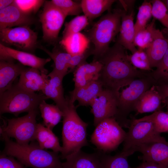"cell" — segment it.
I'll return each mask as SVG.
<instances>
[{"instance_id":"7c38bea8","label":"cell","mask_w":168,"mask_h":168,"mask_svg":"<svg viewBox=\"0 0 168 168\" xmlns=\"http://www.w3.org/2000/svg\"><path fill=\"white\" fill-rule=\"evenodd\" d=\"M90 106L91 112L94 116V125L95 127L99 123L107 118H114L118 111V103L114 92L103 88L94 99Z\"/></svg>"},{"instance_id":"d4e9b609","label":"cell","mask_w":168,"mask_h":168,"mask_svg":"<svg viewBox=\"0 0 168 168\" xmlns=\"http://www.w3.org/2000/svg\"><path fill=\"white\" fill-rule=\"evenodd\" d=\"M90 42L87 36L79 32L62 39L60 44L66 52L72 55H75L88 49Z\"/></svg>"},{"instance_id":"1f68e13d","label":"cell","mask_w":168,"mask_h":168,"mask_svg":"<svg viewBox=\"0 0 168 168\" xmlns=\"http://www.w3.org/2000/svg\"><path fill=\"white\" fill-rule=\"evenodd\" d=\"M155 19L143 29L139 31L135 35L134 43L138 49L145 51L152 42L156 29L155 26Z\"/></svg>"},{"instance_id":"603a6c76","label":"cell","mask_w":168,"mask_h":168,"mask_svg":"<svg viewBox=\"0 0 168 168\" xmlns=\"http://www.w3.org/2000/svg\"><path fill=\"white\" fill-rule=\"evenodd\" d=\"M168 48V38L162 32L156 29L153 39L145 50L152 68L157 67L164 56Z\"/></svg>"},{"instance_id":"484cf974","label":"cell","mask_w":168,"mask_h":168,"mask_svg":"<svg viewBox=\"0 0 168 168\" xmlns=\"http://www.w3.org/2000/svg\"><path fill=\"white\" fill-rule=\"evenodd\" d=\"M35 140L43 149H49L58 153L62 151V147L58 137L52 130L40 123L37 124Z\"/></svg>"},{"instance_id":"3957f363","label":"cell","mask_w":168,"mask_h":168,"mask_svg":"<svg viewBox=\"0 0 168 168\" xmlns=\"http://www.w3.org/2000/svg\"><path fill=\"white\" fill-rule=\"evenodd\" d=\"M77 106L68 97L67 106L63 112L62 140L60 158L65 159L68 156L77 152L89 145L87 140L88 124L83 121L76 111Z\"/></svg>"},{"instance_id":"52a82bcc","label":"cell","mask_w":168,"mask_h":168,"mask_svg":"<svg viewBox=\"0 0 168 168\" xmlns=\"http://www.w3.org/2000/svg\"><path fill=\"white\" fill-rule=\"evenodd\" d=\"M126 133L115 118H109L95 127L90 141L98 150L106 153L117 148L124 142Z\"/></svg>"},{"instance_id":"5bb4252c","label":"cell","mask_w":168,"mask_h":168,"mask_svg":"<svg viewBox=\"0 0 168 168\" xmlns=\"http://www.w3.org/2000/svg\"><path fill=\"white\" fill-rule=\"evenodd\" d=\"M135 151L142 154L139 158L143 161L155 163L168 168V142L166 140L140 146Z\"/></svg>"},{"instance_id":"ee69618b","label":"cell","mask_w":168,"mask_h":168,"mask_svg":"<svg viewBox=\"0 0 168 168\" xmlns=\"http://www.w3.org/2000/svg\"><path fill=\"white\" fill-rule=\"evenodd\" d=\"M13 0H0V10L5 8L12 5L14 2Z\"/></svg>"},{"instance_id":"6da1fadb","label":"cell","mask_w":168,"mask_h":168,"mask_svg":"<svg viewBox=\"0 0 168 168\" xmlns=\"http://www.w3.org/2000/svg\"><path fill=\"white\" fill-rule=\"evenodd\" d=\"M126 50L116 42L96 60L102 64L99 80L104 88L114 91L123 84L145 76L142 70L130 63Z\"/></svg>"},{"instance_id":"ba28073f","label":"cell","mask_w":168,"mask_h":168,"mask_svg":"<svg viewBox=\"0 0 168 168\" xmlns=\"http://www.w3.org/2000/svg\"><path fill=\"white\" fill-rule=\"evenodd\" d=\"M38 110L28 113L22 117L3 119L0 127V134L14 138L20 145H26L35 140L37 124L36 118Z\"/></svg>"},{"instance_id":"4fadbf2b","label":"cell","mask_w":168,"mask_h":168,"mask_svg":"<svg viewBox=\"0 0 168 168\" xmlns=\"http://www.w3.org/2000/svg\"><path fill=\"white\" fill-rule=\"evenodd\" d=\"M0 60H16L23 65L39 70L42 73L48 74L44 66L51 58H42L28 52L15 49L0 44Z\"/></svg>"},{"instance_id":"f6af8a7d","label":"cell","mask_w":168,"mask_h":168,"mask_svg":"<svg viewBox=\"0 0 168 168\" xmlns=\"http://www.w3.org/2000/svg\"><path fill=\"white\" fill-rule=\"evenodd\" d=\"M164 101H165V102L166 105L167 109V112L168 113V98H165L164 100Z\"/></svg>"},{"instance_id":"f1b7e54d","label":"cell","mask_w":168,"mask_h":168,"mask_svg":"<svg viewBox=\"0 0 168 168\" xmlns=\"http://www.w3.org/2000/svg\"><path fill=\"white\" fill-rule=\"evenodd\" d=\"M42 49L54 62V67L52 72L64 77L69 73L68 64L72 55L58 49L51 52L44 48Z\"/></svg>"},{"instance_id":"bcb514c9","label":"cell","mask_w":168,"mask_h":168,"mask_svg":"<svg viewBox=\"0 0 168 168\" xmlns=\"http://www.w3.org/2000/svg\"><path fill=\"white\" fill-rule=\"evenodd\" d=\"M162 1L164 3L168 9V0H162Z\"/></svg>"},{"instance_id":"cb8c5ba5","label":"cell","mask_w":168,"mask_h":168,"mask_svg":"<svg viewBox=\"0 0 168 168\" xmlns=\"http://www.w3.org/2000/svg\"><path fill=\"white\" fill-rule=\"evenodd\" d=\"M162 97L154 85L145 91L138 99L135 105L137 114L154 112L160 110Z\"/></svg>"},{"instance_id":"7a4b0ae2","label":"cell","mask_w":168,"mask_h":168,"mask_svg":"<svg viewBox=\"0 0 168 168\" xmlns=\"http://www.w3.org/2000/svg\"><path fill=\"white\" fill-rule=\"evenodd\" d=\"M0 135L5 142V147L1 153L16 158L26 167L63 168L58 153L43 149L34 141L28 144L20 145L6 135Z\"/></svg>"},{"instance_id":"83f0119b","label":"cell","mask_w":168,"mask_h":168,"mask_svg":"<svg viewBox=\"0 0 168 168\" xmlns=\"http://www.w3.org/2000/svg\"><path fill=\"white\" fill-rule=\"evenodd\" d=\"M39 109L43 119V124L52 130L63 117V112L56 105L47 103L45 100L40 104Z\"/></svg>"},{"instance_id":"8992f818","label":"cell","mask_w":168,"mask_h":168,"mask_svg":"<svg viewBox=\"0 0 168 168\" xmlns=\"http://www.w3.org/2000/svg\"><path fill=\"white\" fill-rule=\"evenodd\" d=\"M147 78H139L118 87L114 92L118 103V111L114 118L122 127L128 128L130 122L127 119L128 114L135 110V104L140 97L150 87Z\"/></svg>"},{"instance_id":"e0dca14e","label":"cell","mask_w":168,"mask_h":168,"mask_svg":"<svg viewBox=\"0 0 168 168\" xmlns=\"http://www.w3.org/2000/svg\"><path fill=\"white\" fill-rule=\"evenodd\" d=\"M33 21L30 15L23 12L14 2L7 7L0 10V29L15 26H28Z\"/></svg>"},{"instance_id":"836d02e7","label":"cell","mask_w":168,"mask_h":168,"mask_svg":"<svg viewBox=\"0 0 168 168\" xmlns=\"http://www.w3.org/2000/svg\"><path fill=\"white\" fill-rule=\"evenodd\" d=\"M89 24V20L85 15L77 16L65 24L62 39L70 35L80 32Z\"/></svg>"},{"instance_id":"44dd1931","label":"cell","mask_w":168,"mask_h":168,"mask_svg":"<svg viewBox=\"0 0 168 168\" xmlns=\"http://www.w3.org/2000/svg\"><path fill=\"white\" fill-rule=\"evenodd\" d=\"M103 85L98 80L91 82L83 86L74 88L70 92V101L74 103L76 100L78 103L77 106H90L94 99L103 89Z\"/></svg>"},{"instance_id":"e575fe53","label":"cell","mask_w":168,"mask_h":168,"mask_svg":"<svg viewBox=\"0 0 168 168\" xmlns=\"http://www.w3.org/2000/svg\"><path fill=\"white\" fill-rule=\"evenodd\" d=\"M50 1L67 16H79L82 12L80 2L72 0H52Z\"/></svg>"},{"instance_id":"7402d4cb","label":"cell","mask_w":168,"mask_h":168,"mask_svg":"<svg viewBox=\"0 0 168 168\" xmlns=\"http://www.w3.org/2000/svg\"><path fill=\"white\" fill-rule=\"evenodd\" d=\"M12 60H0V95L10 88L13 83L26 68L20 63Z\"/></svg>"},{"instance_id":"ac0fdd59","label":"cell","mask_w":168,"mask_h":168,"mask_svg":"<svg viewBox=\"0 0 168 168\" xmlns=\"http://www.w3.org/2000/svg\"><path fill=\"white\" fill-rule=\"evenodd\" d=\"M47 75L41 73L35 68H26L20 75L16 85L30 92L41 91L48 80Z\"/></svg>"},{"instance_id":"d6a6232c","label":"cell","mask_w":168,"mask_h":168,"mask_svg":"<svg viewBox=\"0 0 168 168\" xmlns=\"http://www.w3.org/2000/svg\"><path fill=\"white\" fill-rule=\"evenodd\" d=\"M152 16L151 2L145 1L138 9L136 21L134 24L135 35L139 31L146 27Z\"/></svg>"},{"instance_id":"ffe728a7","label":"cell","mask_w":168,"mask_h":168,"mask_svg":"<svg viewBox=\"0 0 168 168\" xmlns=\"http://www.w3.org/2000/svg\"><path fill=\"white\" fill-rule=\"evenodd\" d=\"M133 14V10L130 12L125 10L121 17L119 35L117 41L132 54L137 50L134 43L135 31Z\"/></svg>"},{"instance_id":"ab89813d","label":"cell","mask_w":168,"mask_h":168,"mask_svg":"<svg viewBox=\"0 0 168 168\" xmlns=\"http://www.w3.org/2000/svg\"><path fill=\"white\" fill-rule=\"evenodd\" d=\"M93 49L90 48L84 52L75 55H72L68 64L69 72H74L81 65L86 63L87 58L93 54Z\"/></svg>"},{"instance_id":"8d00e7d4","label":"cell","mask_w":168,"mask_h":168,"mask_svg":"<svg viewBox=\"0 0 168 168\" xmlns=\"http://www.w3.org/2000/svg\"><path fill=\"white\" fill-rule=\"evenodd\" d=\"M152 15L168 29V9L162 1H152Z\"/></svg>"},{"instance_id":"7bdbcfd3","label":"cell","mask_w":168,"mask_h":168,"mask_svg":"<svg viewBox=\"0 0 168 168\" xmlns=\"http://www.w3.org/2000/svg\"><path fill=\"white\" fill-rule=\"evenodd\" d=\"M136 168H166L157 163L143 161V162Z\"/></svg>"},{"instance_id":"4dcf8cb0","label":"cell","mask_w":168,"mask_h":168,"mask_svg":"<svg viewBox=\"0 0 168 168\" xmlns=\"http://www.w3.org/2000/svg\"><path fill=\"white\" fill-rule=\"evenodd\" d=\"M135 122L147 121L151 122L156 131L161 134L168 133V113L161 110L139 119H133Z\"/></svg>"},{"instance_id":"74e56055","label":"cell","mask_w":168,"mask_h":168,"mask_svg":"<svg viewBox=\"0 0 168 168\" xmlns=\"http://www.w3.org/2000/svg\"><path fill=\"white\" fill-rule=\"evenodd\" d=\"M45 2L42 0H15L14 3L23 12L30 15L36 13Z\"/></svg>"},{"instance_id":"f546056e","label":"cell","mask_w":168,"mask_h":168,"mask_svg":"<svg viewBox=\"0 0 168 168\" xmlns=\"http://www.w3.org/2000/svg\"><path fill=\"white\" fill-rule=\"evenodd\" d=\"M132 150L121 151L114 156L108 155L103 152V168H132L128 161V158L133 154Z\"/></svg>"},{"instance_id":"8fae6325","label":"cell","mask_w":168,"mask_h":168,"mask_svg":"<svg viewBox=\"0 0 168 168\" xmlns=\"http://www.w3.org/2000/svg\"><path fill=\"white\" fill-rule=\"evenodd\" d=\"M67 16L50 1H45L40 17L43 38L46 41L56 42Z\"/></svg>"},{"instance_id":"f35d334b","label":"cell","mask_w":168,"mask_h":168,"mask_svg":"<svg viewBox=\"0 0 168 168\" xmlns=\"http://www.w3.org/2000/svg\"><path fill=\"white\" fill-rule=\"evenodd\" d=\"M156 69L151 73L154 79L168 82V48Z\"/></svg>"},{"instance_id":"30bf717a","label":"cell","mask_w":168,"mask_h":168,"mask_svg":"<svg viewBox=\"0 0 168 168\" xmlns=\"http://www.w3.org/2000/svg\"><path fill=\"white\" fill-rule=\"evenodd\" d=\"M1 43L13 46L28 52L34 50L37 44V34L28 26L0 29Z\"/></svg>"},{"instance_id":"4316f807","label":"cell","mask_w":168,"mask_h":168,"mask_svg":"<svg viewBox=\"0 0 168 168\" xmlns=\"http://www.w3.org/2000/svg\"><path fill=\"white\" fill-rule=\"evenodd\" d=\"M114 0H82L80 1L82 12L89 21L100 16L106 11H110Z\"/></svg>"},{"instance_id":"277c9868","label":"cell","mask_w":168,"mask_h":168,"mask_svg":"<svg viewBox=\"0 0 168 168\" xmlns=\"http://www.w3.org/2000/svg\"><path fill=\"white\" fill-rule=\"evenodd\" d=\"M124 11L119 8L109 11L88 31L87 36L94 45L93 60H97L108 49L110 44L119 33Z\"/></svg>"},{"instance_id":"9a60e30c","label":"cell","mask_w":168,"mask_h":168,"mask_svg":"<svg viewBox=\"0 0 168 168\" xmlns=\"http://www.w3.org/2000/svg\"><path fill=\"white\" fill-rule=\"evenodd\" d=\"M103 152L89 154L81 150L67 156L62 163L63 168H103Z\"/></svg>"},{"instance_id":"d590c367","label":"cell","mask_w":168,"mask_h":168,"mask_svg":"<svg viewBox=\"0 0 168 168\" xmlns=\"http://www.w3.org/2000/svg\"><path fill=\"white\" fill-rule=\"evenodd\" d=\"M131 64L140 70L149 71L152 70L148 56L144 50L137 49L133 54L128 55Z\"/></svg>"},{"instance_id":"b9f144b4","label":"cell","mask_w":168,"mask_h":168,"mask_svg":"<svg viewBox=\"0 0 168 168\" xmlns=\"http://www.w3.org/2000/svg\"><path fill=\"white\" fill-rule=\"evenodd\" d=\"M156 86V89L162 97L163 101L165 98H168V84Z\"/></svg>"},{"instance_id":"d6986e66","label":"cell","mask_w":168,"mask_h":168,"mask_svg":"<svg viewBox=\"0 0 168 168\" xmlns=\"http://www.w3.org/2000/svg\"><path fill=\"white\" fill-rule=\"evenodd\" d=\"M102 64L98 61L93 60L81 65L73 72L75 89L79 88L99 80Z\"/></svg>"},{"instance_id":"5b68a950","label":"cell","mask_w":168,"mask_h":168,"mask_svg":"<svg viewBox=\"0 0 168 168\" xmlns=\"http://www.w3.org/2000/svg\"><path fill=\"white\" fill-rule=\"evenodd\" d=\"M47 99L42 93L30 92L13 85L0 95V114L9 113L17 116L22 113L38 110L41 102Z\"/></svg>"},{"instance_id":"2e32d148","label":"cell","mask_w":168,"mask_h":168,"mask_svg":"<svg viewBox=\"0 0 168 168\" xmlns=\"http://www.w3.org/2000/svg\"><path fill=\"white\" fill-rule=\"evenodd\" d=\"M48 80L41 91L47 99L52 100L62 111L67 106L68 97H65L62 81L64 77L51 72L47 75Z\"/></svg>"},{"instance_id":"9c48e42d","label":"cell","mask_w":168,"mask_h":168,"mask_svg":"<svg viewBox=\"0 0 168 168\" xmlns=\"http://www.w3.org/2000/svg\"><path fill=\"white\" fill-rule=\"evenodd\" d=\"M165 140L156 131L151 122H135L133 120L130 122L121 151L131 150L135 152V149L140 146Z\"/></svg>"},{"instance_id":"60d3db41","label":"cell","mask_w":168,"mask_h":168,"mask_svg":"<svg viewBox=\"0 0 168 168\" xmlns=\"http://www.w3.org/2000/svg\"><path fill=\"white\" fill-rule=\"evenodd\" d=\"M0 168H24L20 162L14 157L1 153L0 156Z\"/></svg>"}]
</instances>
